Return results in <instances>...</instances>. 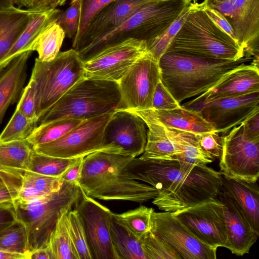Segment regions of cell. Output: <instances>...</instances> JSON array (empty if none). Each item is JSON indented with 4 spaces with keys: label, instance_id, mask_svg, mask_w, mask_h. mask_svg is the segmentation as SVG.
<instances>
[{
    "label": "cell",
    "instance_id": "18",
    "mask_svg": "<svg viewBox=\"0 0 259 259\" xmlns=\"http://www.w3.org/2000/svg\"><path fill=\"white\" fill-rule=\"evenodd\" d=\"M217 198L224 206L227 233L225 247L237 256L248 253L259 234L253 229L240 205L227 193L220 189Z\"/></svg>",
    "mask_w": 259,
    "mask_h": 259
},
{
    "label": "cell",
    "instance_id": "19",
    "mask_svg": "<svg viewBox=\"0 0 259 259\" xmlns=\"http://www.w3.org/2000/svg\"><path fill=\"white\" fill-rule=\"evenodd\" d=\"M259 92L258 67L242 63L227 72L207 91L189 101L196 104L211 99L232 97Z\"/></svg>",
    "mask_w": 259,
    "mask_h": 259
},
{
    "label": "cell",
    "instance_id": "6",
    "mask_svg": "<svg viewBox=\"0 0 259 259\" xmlns=\"http://www.w3.org/2000/svg\"><path fill=\"white\" fill-rule=\"evenodd\" d=\"M122 109L118 82L84 77L39 118L38 123L63 118L84 119Z\"/></svg>",
    "mask_w": 259,
    "mask_h": 259
},
{
    "label": "cell",
    "instance_id": "4",
    "mask_svg": "<svg viewBox=\"0 0 259 259\" xmlns=\"http://www.w3.org/2000/svg\"><path fill=\"white\" fill-rule=\"evenodd\" d=\"M252 58L210 60L165 52L158 61L160 80L180 103L207 91L229 70Z\"/></svg>",
    "mask_w": 259,
    "mask_h": 259
},
{
    "label": "cell",
    "instance_id": "51",
    "mask_svg": "<svg viewBox=\"0 0 259 259\" xmlns=\"http://www.w3.org/2000/svg\"><path fill=\"white\" fill-rule=\"evenodd\" d=\"M19 186L0 184V202H11L15 203L17 199Z\"/></svg>",
    "mask_w": 259,
    "mask_h": 259
},
{
    "label": "cell",
    "instance_id": "32",
    "mask_svg": "<svg viewBox=\"0 0 259 259\" xmlns=\"http://www.w3.org/2000/svg\"><path fill=\"white\" fill-rule=\"evenodd\" d=\"M82 120L63 118L40 124L26 140L32 148L52 142L66 134Z\"/></svg>",
    "mask_w": 259,
    "mask_h": 259
},
{
    "label": "cell",
    "instance_id": "24",
    "mask_svg": "<svg viewBox=\"0 0 259 259\" xmlns=\"http://www.w3.org/2000/svg\"><path fill=\"white\" fill-rule=\"evenodd\" d=\"M148 110L156 120L167 127L199 135L215 132L198 112L186 109L182 105L169 110Z\"/></svg>",
    "mask_w": 259,
    "mask_h": 259
},
{
    "label": "cell",
    "instance_id": "22",
    "mask_svg": "<svg viewBox=\"0 0 259 259\" xmlns=\"http://www.w3.org/2000/svg\"><path fill=\"white\" fill-rule=\"evenodd\" d=\"M236 40L244 50L259 37V0H234L232 24Z\"/></svg>",
    "mask_w": 259,
    "mask_h": 259
},
{
    "label": "cell",
    "instance_id": "26",
    "mask_svg": "<svg viewBox=\"0 0 259 259\" xmlns=\"http://www.w3.org/2000/svg\"><path fill=\"white\" fill-rule=\"evenodd\" d=\"M32 12L29 23L4 59L24 51H33L32 46L37 38L47 27L56 22L62 11L56 8L46 11Z\"/></svg>",
    "mask_w": 259,
    "mask_h": 259
},
{
    "label": "cell",
    "instance_id": "53",
    "mask_svg": "<svg viewBox=\"0 0 259 259\" xmlns=\"http://www.w3.org/2000/svg\"><path fill=\"white\" fill-rule=\"evenodd\" d=\"M30 259H51L47 247L39 248L30 251Z\"/></svg>",
    "mask_w": 259,
    "mask_h": 259
},
{
    "label": "cell",
    "instance_id": "2",
    "mask_svg": "<svg viewBox=\"0 0 259 259\" xmlns=\"http://www.w3.org/2000/svg\"><path fill=\"white\" fill-rule=\"evenodd\" d=\"M133 158L103 151L92 153L83 157L78 185L87 196L94 199L139 203L154 199L158 193L155 188L129 178L125 172Z\"/></svg>",
    "mask_w": 259,
    "mask_h": 259
},
{
    "label": "cell",
    "instance_id": "15",
    "mask_svg": "<svg viewBox=\"0 0 259 259\" xmlns=\"http://www.w3.org/2000/svg\"><path fill=\"white\" fill-rule=\"evenodd\" d=\"M147 131L144 120L135 113L116 111L105 127L104 146L109 153L137 157L144 152Z\"/></svg>",
    "mask_w": 259,
    "mask_h": 259
},
{
    "label": "cell",
    "instance_id": "35",
    "mask_svg": "<svg viewBox=\"0 0 259 259\" xmlns=\"http://www.w3.org/2000/svg\"><path fill=\"white\" fill-rule=\"evenodd\" d=\"M79 158L66 159L48 156L32 149L27 170L45 176L61 178Z\"/></svg>",
    "mask_w": 259,
    "mask_h": 259
},
{
    "label": "cell",
    "instance_id": "42",
    "mask_svg": "<svg viewBox=\"0 0 259 259\" xmlns=\"http://www.w3.org/2000/svg\"><path fill=\"white\" fill-rule=\"evenodd\" d=\"M80 2H70V6L61 12L56 22L63 29L65 36L73 39L76 36L80 22Z\"/></svg>",
    "mask_w": 259,
    "mask_h": 259
},
{
    "label": "cell",
    "instance_id": "54",
    "mask_svg": "<svg viewBox=\"0 0 259 259\" xmlns=\"http://www.w3.org/2000/svg\"><path fill=\"white\" fill-rule=\"evenodd\" d=\"M30 252L27 254L17 253L0 250V259H30Z\"/></svg>",
    "mask_w": 259,
    "mask_h": 259
},
{
    "label": "cell",
    "instance_id": "50",
    "mask_svg": "<svg viewBox=\"0 0 259 259\" xmlns=\"http://www.w3.org/2000/svg\"><path fill=\"white\" fill-rule=\"evenodd\" d=\"M83 159V157L79 158L75 163L64 172L61 178L64 181L74 183L78 185V181L82 170Z\"/></svg>",
    "mask_w": 259,
    "mask_h": 259
},
{
    "label": "cell",
    "instance_id": "1",
    "mask_svg": "<svg viewBox=\"0 0 259 259\" xmlns=\"http://www.w3.org/2000/svg\"><path fill=\"white\" fill-rule=\"evenodd\" d=\"M127 177L155 188L152 203L160 210L173 212L216 197L223 175L207 165L191 166L177 159L133 158L125 167Z\"/></svg>",
    "mask_w": 259,
    "mask_h": 259
},
{
    "label": "cell",
    "instance_id": "33",
    "mask_svg": "<svg viewBox=\"0 0 259 259\" xmlns=\"http://www.w3.org/2000/svg\"><path fill=\"white\" fill-rule=\"evenodd\" d=\"M154 209L144 205L121 213L113 212L117 223L138 239L150 231L151 214Z\"/></svg>",
    "mask_w": 259,
    "mask_h": 259
},
{
    "label": "cell",
    "instance_id": "27",
    "mask_svg": "<svg viewBox=\"0 0 259 259\" xmlns=\"http://www.w3.org/2000/svg\"><path fill=\"white\" fill-rule=\"evenodd\" d=\"M63 183L61 178L50 177L28 170L21 174V182L15 202H27L59 191Z\"/></svg>",
    "mask_w": 259,
    "mask_h": 259
},
{
    "label": "cell",
    "instance_id": "25",
    "mask_svg": "<svg viewBox=\"0 0 259 259\" xmlns=\"http://www.w3.org/2000/svg\"><path fill=\"white\" fill-rule=\"evenodd\" d=\"M32 12L13 6L0 10V62L29 23Z\"/></svg>",
    "mask_w": 259,
    "mask_h": 259
},
{
    "label": "cell",
    "instance_id": "7",
    "mask_svg": "<svg viewBox=\"0 0 259 259\" xmlns=\"http://www.w3.org/2000/svg\"><path fill=\"white\" fill-rule=\"evenodd\" d=\"M82 196L78 184L63 181L57 192L29 201L15 203L17 219L27 230L30 251L46 247L58 219L74 208Z\"/></svg>",
    "mask_w": 259,
    "mask_h": 259
},
{
    "label": "cell",
    "instance_id": "56",
    "mask_svg": "<svg viewBox=\"0 0 259 259\" xmlns=\"http://www.w3.org/2000/svg\"><path fill=\"white\" fill-rule=\"evenodd\" d=\"M14 6L12 0H0V10Z\"/></svg>",
    "mask_w": 259,
    "mask_h": 259
},
{
    "label": "cell",
    "instance_id": "9",
    "mask_svg": "<svg viewBox=\"0 0 259 259\" xmlns=\"http://www.w3.org/2000/svg\"><path fill=\"white\" fill-rule=\"evenodd\" d=\"M114 112L83 119L61 138L32 149L48 156L73 159L96 151L109 153L103 145L104 132Z\"/></svg>",
    "mask_w": 259,
    "mask_h": 259
},
{
    "label": "cell",
    "instance_id": "45",
    "mask_svg": "<svg viewBox=\"0 0 259 259\" xmlns=\"http://www.w3.org/2000/svg\"><path fill=\"white\" fill-rule=\"evenodd\" d=\"M199 143L202 149L214 160L220 158L222 153L223 136L216 132L201 135Z\"/></svg>",
    "mask_w": 259,
    "mask_h": 259
},
{
    "label": "cell",
    "instance_id": "17",
    "mask_svg": "<svg viewBox=\"0 0 259 259\" xmlns=\"http://www.w3.org/2000/svg\"><path fill=\"white\" fill-rule=\"evenodd\" d=\"M74 208L82 221L93 258L118 259L110 233L113 212L83 192L81 198Z\"/></svg>",
    "mask_w": 259,
    "mask_h": 259
},
{
    "label": "cell",
    "instance_id": "31",
    "mask_svg": "<svg viewBox=\"0 0 259 259\" xmlns=\"http://www.w3.org/2000/svg\"><path fill=\"white\" fill-rule=\"evenodd\" d=\"M112 244L118 259H147L141 242L116 222L113 218L110 223Z\"/></svg>",
    "mask_w": 259,
    "mask_h": 259
},
{
    "label": "cell",
    "instance_id": "20",
    "mask_svg": "<svg viewBox=\"0 0 259 259\" xmlns=\"http://www.w3.org/2000/svg\"><path fill=\"white\" fill-rule=\"evenodd\" d=\"M160 0H116L101 10L91 20L72 48L76 51L99 35L116 28L141 8Z\"/></svg>",
    "mask_w": 259,
    "mask_h": 259
},
{
    "label": "cell",
    "instance_id": "5",
    "mask_svg": "<svg viewBox=\"0 0 259 259\" xmlns=\"http://www.w3.org/2000/svg\"><path fill=\"white\" fill-rule=\"evenodd\" d=\"M190 1L160 0L132 14L121 25L107 31L77 51L84 62L103 50L128 38L151 41L163 33L176 20Z\"/></svg>",
    "mask_w": 259,
    "mask_h": 259
},
{
    "label": "cell",
    "instance_id": "16",
    "mask_svg": "<svg viewBox=\"0 0 259 259\" xmlns=\"http://www.w3.org/2000/svg\"><path fill=\"white\" fill-rule=\"evenodd\" d=\"M150 231L171 247L181 259L217 258V249L200 241L170 212L154 210Z\"/></svg>",
    "mask_w": 259,
    "mask_h": 259
},
{
    "label": "cell",
    "instance_id": "58",
    "mask_svg": "<svg viewBox=\"0 0 259 259\" xmlns=\"http://www.w3.org/2000/svg\"><path fill=\"white\" fill-rule=\"evenodd\" d=\"M188 1H190V2H192V1H196L197 0H188Z\"/></svg>",
    "mask_w": 259,
    "mask_h": 259
},
{
    "label": "cell",
    "instance_id": "43",
    "mask_svg": "<svg viewBox=\"0 0 259 259\" xmlns=\"http://www.w3.org/2000/svg\"><path fill=\"white\" fill-rule=\"evenodd\" d=\"M16 109L28 118L38 122L36 92L33 81L31 79L24 88Z\"/></svg>",
    "mask_w": 259,
    "mask_h": 259
},
{
    "label": "cell",
    "instance_id": "10",
    "mask_svg": "<svg viewBox=\"0 0 259 259\" xmlns=\"http://www.w3.org/2000/svg\"><path fill=\"white\" fill-rule=\"evenodd\" d=\"M220 172L226 178L249 182L259 177V139L244 133L243 124L234 126L223 136Z\"/></svg>",
    "mask_w": 259,
    "mask_h": 259
},
{
    "label": "cell",
    "instance_id": "23",
    "mask_svg": "<svg viewBox=\"0 0 259 259\" xmlns=\"http://www.w3.org/2000/svg\"><path fill=\"white\" fill-rule=\"evenodd\" d=\"M221 189L238 203L253 229L259 234V189L257 182L230 179L223 175Z\"/></svg>",
    "mask_w": 259,
    "mask_h": 259
},
{
    "label": "cell",
    "instance_id": "21",
    "mask_svg": "<svg viewBox=\"0 0 259 259\" xmlns=\"http://www.w3.org/2000/svg\"><path fill=\"white\" fill-rule=\"evenodd\" d=\"M32 52L24 51L0 62V125L9 106L21 96Z\"/></svg>",
    "mask_w": 259,
    "mask_h": 259
},
{
    "label": "cell",
    "instance_id": "40",
    "mask_svg": "<svg viewBox=\"0 0 259 259\" xmlns=\"http://www.w3.org/2000/svg\"><path fill=\"white\" fill-rule=\"evenodd\" d=\"M147 259H181L167 244L159 239L150 231L140 239Z\"/></svg>",
    "mask_w": 259,
    "mask_h": 259
},
{
    "label": "cell",
    "instance_id": "52",
    "mask_svg": "<svg viewBox=\"0 0 259 259\" xmlns=\"http://www.w3.org/2000/svg\"><path fill=\"white\" fill-rule=\"evenodd\" d=\"M21 174L0 168V184H10L20 186Z\"/></svg>",
    "mask_w": 259,
    "mask_h": 259
},
{
    "label": "cell",
    "instance_id": "13",
    "mask_svg": "<svg viewBox=\"0 0 259 259\" xmlns=\"http://www.w3.org/2000/svg\"><path fill=\"white\" fill-rule=\"evenodd\" d=\"M182 106L198 112L216 132L226 134L259 111V92Z\"/></svg>",
    "mask_w": 259,
    "mask_h": 259
},
{
    "label": "cell",
    "instance_id": "38",
    "mask_svg": "<svg viewBox=\"0 0 259 259\" xmlns=\"http://www.w3.org/2000/svg\"><path fill=\"white\" fill-rule=\"evenodd\" d=\"M191 4L192 2L188 3L181 14L163 33L146 43L147 51L157 61H158L165 52L169 44L180 30L189 12Z\"/></svg>",
    "mask_w": 259,
    "mask_h": 259
},
{
    "label": "cell",
    "instance_id": "47",
    "mask_svg": "<svg viewBox=\"0 0 259 259\" xmlns=\"http://www.w3.org/2000/svg\"><path fill=\"white\" fill-rule=\"evenodd\" d=\"M200 4L209 17L231 37L236 41L233 28L225 17L217 10L205 6L202 3Z\"/></svg>",
    "mask_w": 259,
    "mask_h": 259
},
{
    "label": "cell",
    "instance_id": "57",
    "mask_svg": "<svg viewBox=\"0 0 259 259\" xmlns=\"http://www.w3.org/2000/svg\"><path fill=\"white\" fill-rule=\"evenodd\" d=\"M227 1L228 0H204L202 3L206 4L209 3H218Z\"/></svg>",
    "mask_w": 259,
    "mask_h": 259
},
{
    "label": "cell",
    "instance_id": "30",
    "mask_svg": "<svg viewBox=\"0 0 259 259\" xmlns=\"http://www.w3.org/2000/svg\"><path fill=\"white\" fill-rule=\"evenodd\" d=\"M32 149L27 140L0 143V168L22 174L27 169Z\"/></svg>",
    "mask_w": 259,
    "mask_h": 259
},
{
    "label": "cell",
    "instance_id": "3",
    "mask_svg": "<svg viewBox=\"0 0 259 259\" xmlns=\"http://www.w3.org/2000/svg\"><path fill=\"white\" fill-rule=\"evenodd\" d=\"M165 52L218 61H237L245 57L237 42L209 17L200 4L195 2Z\"/></svg>",
    "mask_w": 259,
    "mask_h": 259
},
{
    "label": "cell",
    "instance_id": "46",
    "mask_svg": "<svg viewBox=\"0 0 259 259\" xmlns=\"http://www.w3.org/2000/svg\"><path fill=\"white\" fill-rule=\"evenodd\" d=\"M17 220L15 203L0 202V232L13 224Z\"/></svg>",
    "mask_w": 259,
    "mask_h": 259
},
{
    "label": "cell",
    "instance_id": "55",
    "mask_svg": "<svg viewBox=\"0 0 259 259\" xmlns=\"http://www.w3.org/2000/svg\"><path fill=\"white\" fill-rule=\"evenodd\" d=\"M14 5L19 8L25 7L27 8L30 5L32 0H12Z\"/></svg>",
    "mask_w": 259,
    "mask_h": 259
},
{
    "label": "cell",
    "instance_id": "48",
    "mask_svg": "<svg viewBox=\"0 0 259 259\" xmlns=\"http://www.w3.org/2000/svg\"><path fill=\"white\" fill-rule=\"evenodd\" d=\"M243 131L248 137L259 139V111H257L243 122Z\"/></svg>",
    "mask_w": 259,
    "mask_h": 259
},
{
    "label": "cell",
    "instance_id": "28",
    "mask_svg": "<svg viewBox=\"0 0 259 259\" xmlns=\"http://www.w3.org/2000/svg\"><path fill=\"white\" fill-rule=\"evenodd\" d=\"M175 139L180 153L176 159L180 163L191 166L207 165L213 159L202 149L199 143V135L167 127Z\"/></svg>",
    "mask_w": 259,
    "mask_h": 259
},
{
    "label": "cell",
    "instance_id": "29",
    "mask_svg": "<svg viewBox=\"0 0 259 259\" xmlns=\"http://www.w3.org/2000/svg\"><path fill=\"white\" fill-rule=\"evenodd\" d=\"M68 213L58 219L50 234L46 247L51 259H78L69 233Z\"/></svg>",
    "mask_w": 259,
    "mask_h": 259
},
{
    "label": "cell",
    "instance_id": "14",
    "mask_svg": "<svg viewBox=\"0 0 259 259\" xmlns=\"http://www.w3.org/2000/svg\"><path fill=\"white\" fill-rule=\"evenodd\" d=\"M147 52L145 41L133 38L125 39L83 62L84 77L118 82L131 67Z\"/></svg>",
    "mask_w": 259,
    "mask_h": 259
},
{
    "label": "cell",
    "instance_id": "8",
    "mask_svg": "<svg viewBox=\"0 0 259 259\" xmlns=\"http://www.w3.org/2000/svg\"><path fill=\"white\" fill-rule=\"evenodd\" d=\"M83 64L78 52L73 49L60 52L49 62L35 59L30 79L33 81L36 92L38 120L84 77Z\"/></svg>",
    "mask_w": 259,
    "mask_h": 259
},
{
    "label": "cell",
    "instance_id": "39",
    "mask_svg": "<svg viewBox=\"0 0 259 259\" xmlns=\"http://www.w3.org/2000/svg\"><path fill=\"white\" fill-rule=\"evenodd\" d=\"M69 233L78 259H93L81 218L75 209L68 213Z\"/></svg>",
    "mask_w": 259,
    "mask_h": 259
},
{
    "label": "cell",
    "instance_id": "34",
    "mask_svg": "<svg viewBox=\"0 0 259 259\" xmlns=\"http://www.w3.org/2000/svg\"><path fill=\"white\" fill-rule=\"evenodd\" d=\"M65 36L62 27L56 22L47 27L37 38L32 46L36 51L37 58L42 62L54 60L60 52Z\"/></svg>",
    "mask_w": 259,
    "mask_h": 259
},
{
    "label": "cell",
    "instance_id": "12",
    "mask_svg": "<svg viewBox=\"0 0 259 259\" xmlns=\"http://www.w3.org/2000/svg\"><path fill=\"white\" fill-rule=\"evenodd\" d=\"M160 81L158 61L147 51L118 82L122 110L152 109L154 94Z\"/></svg>",
    "mask_w": 259,
    "mask_h": 259
},
{
    "label": "cell",
    "instance_id": "49",
    "mask_svg": "<svg viewBox=\"0 0 259 259\" xmlns=\"http://www.w3.org/2000/svg\"><path fill=\"white\" fill-rule=\"evenodd\" d=\"M67 0H32L26 9L34 12H42L63 6Z\"/></svg>",
    "mask_w": 259,
    "mask_h": 259
},
{
    "label": "cell",
    "instance_id": "36",
    "mask_svg": "<svg viewBox=\"0 0 259 259\" xmlns=\"http://www.w3.org/2000/svg\"><path fill=\"white\" fill-rule=\"evenodd\" d=\"M0 250L17 253H29L28 235L19 220L0 232Z\"/></svg>",
    "mask_w": 259,
    "mask_h": 259
},
{
    "label": "cell",
    "instance_id": "44",
    "mask_svg": "<svg viewBox=\"0 0 259 259\" xmlns=\"http://www.w3.org/2000/svg\"><path fill=\"white\" fill-rule=\"evenodd\" d=\"M180 106V103L176 100L160 80L154 94L152 109L169 110Z\"/></svg>",
    "mask_w": 259,
    "mask_h": 259
},
{
    "label": "cell",
    "instance_id": "41",
    "mask_svg": "<svg viewBox=\"0 0 259 259\" xmlns=\"http://www.w3.org/2000/svg\"><path fill=\"white\" fill-rule=\"evenodd\" d=\"M76 0H71L70 2ZM80 17L77 33L73 39L72 48L83 33L92 19L104 8L116 0H79Z\"/></svg>",
    "mask_w": 259,
    "mask_h": 259
},
{
    "label": "cell",
    "instance_id": "37",
    "mask_svg": "<svg viewBox=\"0 0 259 259\" xmlns=\"http://www.w3.org/2000/svg\"><path fill=\"white\" fill-rule=\"evenodd\" d=\"M38 122L16 109L10 120L0 134V143L26 140L37 127Z\"/></svg>",
    "mask_w": 259,
    "mask_h": 259
},
{
    "label": "cell",
    "instance_id": "11",
    "mask_svg": "<svg viewBox=\"0 0 259 259\" xmlns=\"http://www.w3.org/2000/svg\"><path fill=\"white\" fill-rule=\"evenodd\" d=\"M171 213L204 244L217 249L225 247L227 233L224 206L217 196Z\"/></svg>",
    "mask_w": 259,
    "mask_h": 259
}]
</instances>
